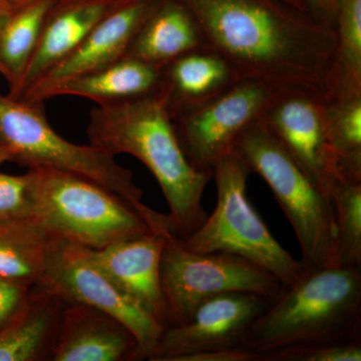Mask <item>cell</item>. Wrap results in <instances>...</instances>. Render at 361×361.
<instances>
[{
  "label": "cell",
  "mask_w": 361,
  "mask_h": 361,
  "mask_svg": "<svg viewBox=\"0 0 361 361\" xmlns=\"http://www.w3.org/2000/svg\"><path fill=\"white\" fill-rule=\"evenodd\" d=\"M240 80L329 99L334 26L282 0H180Z\"/></svg>",
  "instance_id": "6da1fadb"
},
{
  "label": "cell",
  "mask_w": 361,
  "mask_h": 361,
  "mask_svg": "<svg viewBox=\"0 0 361 361\" xmlns=\"http://www.w3.org/2000/svg\"><path fill=\"white\" fill-rule=\"evenodd\" d=\"M90 145L111 155L129 154L142 161L160 185L170 209L173 234H193L206 220L202 198L213 171H199L187 160L176 135L165 96L97 104L87 130Z\"/></svg>",
  "instance_id": "7a4b0ae2"
},
{
  "label": "cell",
  "mask_w": 361,
  "mask_h": 361,
  "mask_svg": "<svg viewBox=\"0 0 361 361\" xmlns=\"http://www.w3.org/2000/svg\"><path fill=\"white\" fill-rule=\"evenodd\" d=\"M361 334V266L310 268L252 323L242 345L264 353Z\"/></svg>",
  "instance_id": "3957f363"
},
{
  "label": "cell",
  "mask_w": 361,
  "mask_h": 361,
  "mask_svg": "<svg viewBox=\"0 0 361 361\" xmlns=\"http://www.w3.org/2000/svg\"><path fill=\"white\" fill-rule=\"evenodd\" d=\"M0 147L23 167H45L87 178L129 202L156 232L170 228L168 215L142 203V191L116 157L90 145L66 141L47 122L44 104H28L0 94Z\"/></svg>",
  "instance_id": "277c9868"
},
{
  "label": "cell",
  "mask_w": 361,
  "mask_h": 361,
  "mask_svg": "<svg viewBox=\"0 0 361 361\" xmlns=\"http://www.w3.org/2000/svg\"><path fill=\"white\" fill-rule=\"evenodd\" d=\"M27 175L33 214L56 238L99 250L156 232L129 202L87 178L45 167Z\"/></svg>",
  "instance_id": "5b68a950"
},
{
  "label": "cell",
  "mask_w": 361,
  "mask_h": 361,
  "mask_svg": "<svg viewBox=\"0 0 361 361\" xmlns=\"http://www.w3.org/2000/svg\"><path fill=\"white\" fill-rule=\"evenodd\" d=\"M251 171L238 152L232 149L213 168L217 185V205L212 215L182 245L197 253L233 254L263 268L285 286L296 283L307 272L280 245L247 196Z\"/></svg>",
  "instance_id": "8992f818"
},
{
  "label": "cell",
  "mask_w": 361,
  "mask_h": 361,
  "mask_svg": "<svg viewBox=\"0 0 361 361\" xmlns=\"http://www.w3.org/2000/svg\"><path fill=\"white\" fill-rule=\"evenodd\" d=\"M233 149L272 190L295 232L306 267L331 265L336 234L331 200L292 158L263 116L239 135Z\"/></svg>",
  "instance_id": "52a82bcc"
},
{
  "label": "cell",
  "mask_w": 361,
  "mask_h": 361,
  "mask_svg": "<svg viewBox=\"0 0 361 361\" xmlns=\"http://www.w3.org/2000/svg\"><path fill=\"white\" fill-rule=\"evenodd\" d=\"M161 284L166 327L186 322L211 297L248 292L276 298L285 287L274 275L239 256L187 250L175 235L169 237L161 255Z\"/></svg>",
  "instance_id": "ba28073f"
},
{
  "label": "cell",
  "mask_w": 361,
  "mask_h": 361,
  "mask_svg": "<svg viewBox=\"0 0 361 361\" xmlns=\"http://www.w3.org/2000/svg\"><path fill=\"white\" fill-rule=\"evenodd\" d=\"M39 286L68 303L92 306L115 316L129 327L142 360H149L165 327L137 305L97 264L87 247L56 238Z\"/></svg>",
  "instance_id": "9c48e42d"
},
{
  "label": "cell",
  "mask_w": 361,
  "mask_h": 361,
  "mask_svg": "<svg viewBox=\"0 0 361 361\" xmlns=\"http://www.w3.org/2000/svg\"><path fill=\"white\" fill-rule=\"evenodd\" d=\"M284 94L259 80H240L210 101L173 116L187 160L197 170L213 171L239 135Z\"/></svg>",
  "instance_id": "30bf717a"
},
{
  "label": "cell",
  "mask_w": 361,
  "mask_h": 361,
  "mask_svg": "<svg viewBox=\"0 0 361 361\" xmlns=\"http://www.w3.org/2000/svg\"><path fill=\"white\" fill-rule=\"evenodd\" d=\"M274 299L248 292L211 297L197 306L186 322L163 330L149 360L179 361L194 353L243 346L252 323Z\"/></svg>",
  "instance_id": "8fae6325"
},
{
  "label": "cell",
  "mask_w": 361,
  "mask_h": 361,
  "mask_svg": "<svg viewBox=\"0 0 361 361\" xmlns=\"http://www.w3.org/2000/svg\"><path fill=\"white\" fill-rule=\"evenodd\" d=\"M326 104L322 97L286 92L263 118L305 174L330 198L341 174L330 144Z\"/></svg>",
  "instance_id": "7c38bea8"
},
{
  "label": "cell",
  "mask_w": 361,
  "mask_h": 361,
  "mask_svg": "<svg viewBox=\"0 0 361 361\" xmlns=\"http://www.w3.org/2000/svg\"><path fill=\"white\" fill-rule=\"evenodd\" d=\"M158 0H123L106 14L70 56L21 94L20 101L44 104L59 85L125 58L142 23Z\"/></svg>",
  "instance_id": "4fadbf2b"
},
{
  "label": "cell",
  "mask_w": 361,
  "mask_h": 361,
  "mask_svg": "<svg viewBox=\"0 0 361 361\" xmlns=\"http://www.w3.org/2000/svg\"><path fill=\"white\" fill-rule=\"evenodd\" d=\"M149 232L122 240L99 250L92 257L102 270L145 312L166 327V307L161 284V260L169 237Z\"/></svg>",
  "instance_id": "5bb4252c"
},
{
  "label": "cell",
  "mask_w": 361,
  "mask_h": 361,
  "mask_svg": "<svg viewBox=\"0 0 361 361\" xmlns=\"http://www.w3.org/2000/svg\"><path fill=\"white\" fill-rule=\"evenodd\" d=\"M142 360L137 338L115 316L68 303L51 361Z\"/></svg>",
  "instance_id": "9a60e30c"
},
{
  "label": "cell",
  "mask_w": 361,
  "mask_h": 361,
  "mask_svg": "<svg viewBox=\"0 0 361 361\" xmlns=\"http://www.w3.org/2000/svg\"><path fill=\"white\" fill-rule=\"evenodd\" d=\"M123 0H56L45 16L39 44L21 82L18 99L30 85L80 44Z\"/></svg>",
  "instance_id": "2e32d148"
},
{
  "label": "cell",
  "mask_w": 361,
  "mask_h": 361,
  "mask_svg": "<svg viewBox=\"0 0 361 361\" xmlns=\"http://www.w3.org/2000/svg\"><path fill=\"white\" fill-rule=\"evenodd\" d=\"M66 302L39 285L0 330V361H51Z\"/></svg>",
  "instance_id": "e0dca14e"
},
{
  "label": "cell",
  "mask_w": 361,
  "mask_h": 361,
  "mask_svg": "<svg viewBox=\"0 0 361 361\" xmlns=\"http://www.w3.org/2000/svg\"><path fill=\"white\" fill-rule=\"evenodd\" d=\"M204 49L203 33L188 7L180 0H158L126 56L163 68L185 54Z\"/></svg>",
  "instance_id": "ac0fdd59"
},
{
  "label": "cell",
  "mask_w": 361,
  "mask_h": 361,
  "mask_svg": "<svg viewBox=\"0 0 361 361\" xmlns=\"http://www.w3.org/2000/svg\"><path fill=\"white\" fill-rule=\"evenodd\" d=\"M238 80L237 73L222 56L204 49L164 66L160 90L173 118L210 101Z\"/></svg>",
  "instance_id": "d6986e66"
},
{
  "label": "cell",
  "mask_w": 361,
  "mask_h": 361,
  "mask_svg": "<svg viewBox=\"0 0 361 361\" xmlns=\"http://www.w3.org/2000/svg\"><path fill=\"white\" fill-rule=\"evenodd\" d=\"M161 82V68L125 56L101 70L59 85L52 97L75 96L96 104L111 103L153 94L160 89Z\"/></svg>",
  "instance_id": "ffe728a7"
},
{
  "label": "cell",
  "mask_w": 361,
  "mask_h": 361,
  "mask_svg": "<svg viewBox=\"0 0 361 361\" xmlns=\"http://www.w3.org/2000/svg\"><path fill=\"white\" fill-rule=\"evenodd\" d=\"M56 238L35 216L0 222V277L26 287L39 283Z\"/></svg>",
  "instance_id": "44dd1931"
},
{
  "label": "cell",
  "mask_w": 361,
  "mask_h": 361,
  "mask_svg": "<svg viewBox=\"0 0 361 361\" xmlns=\"http://www.w3.org/2000/svg\"><path fill=\"white\" fill-rule=\"evenodd\" d=\"M56 0H40L14 11L0 35V75L7 96L18 99L21 82L39 44L47 11Z\"/></svg>",
  "instance_id": "7402d4cb"
},
{
  "label": "cell",
  "mask_w": 361,
  "mask_h": 361,
  "mask_svg": "<svg viewBox=\"0 0 361 361\" xmlns=\"http://www.w3.org/2000/svg\"><path fill=\"white\" fill-rule=\"evenodd\" d=\"M329 101L361 97V0H338Z\"/></svg>",
  "instance_id": "603a6c76"
},
{
  "label": "cell",
  "mask_w": 361,
  "mask_h": 361,
  "mask_svg": "<svg viewBox=\"0 0 361 361\" xmlns=\"http://www.w3.org/2000/svg\"><path fill=\"white\" fill-rule=\"evenodd\" d=\"M336 220L332 266H361V179L341 177L331 195Z\"/></svg>",
  "instance_id": "cb8c5ba5"
},
{
  "label": "cell",
  "mask_w": 361,
  "mask_h": 361,
  "mask_svg": "<svg viewBox=\"0 0 361 361\" xmlns=\"http://www.w3.org/2000/svg\"><path fill=\"white\" fill-rule=\"evenodd\" d=\"M330 144L341 177L361 179V97L327 101Z\"/></svg>",
  "instance_id": "d4e9b609"
},
{
  "label": "cell",
  "mask_w": 361,
  "mask_h": 361,
  "mask_svg": "<svg viewBox=\"0 0 361 361\" xmlns=\"http://www.w3.org/2000/svg\"><path fill=\"white\" fill-rule=\"evenodd\" d=\"M361 334L299 342L261 353V361H360Z\"/></svg>",
  "instance_id": "484cf974"
},
{
  "label": "cell",
  "mask_w": 361,
  "mask_h": 361,
  "mask_svg": "<svg viewBox=\"0 0 361 361\" xmlns=\"http://www.w3.org/2000/svg\"><path fill=\"white\" fill-rule=\"evenodd\" d=\"M30 216L35 214L27 173L14 176L0 172V222Z\"/></svg>",
  "instance_id": "4316f807"
},
{
  "label": "cell",
  "mask_w": 361,
  "mask_h": 361,
  "mask_svg": "<svg viewBox=\"0 0 361 361\" xmlns=\"http://www.w3.org/2000/svg\"><path fill=\"white\" fill-rule=\"evenodd\" d=\"M30 288L0 277V330L20 310Z\"/></svg>",
  "instance_id": "83f0119b"
},
{
  "label": "cell",
  "mask_w": 361,
  "mask_h": 361,
  "mask_svg": "<svg viewBox=\"0 0 361 361\" xmlns=\"http://www.w3.org/2000/svg\"><path fill=\"white\" fill-rule=\"evenodd\" d=\"M179 361H261V355L244 346H237L194 353L180 358Z\"/></svg>",
  "instance_id": "f1b7e54d"
},
{
  "label": "cell",
  "mask_w": 361,
  "mask_h": 361,
  "mask_svg": "<svg viewBox=\"0 0 361 361\" xmlns=\"http://www.w3.org/2000/svg\"><path fill=\"white\" fill-rule=\"evenodd\" d=\"M308 13L315 20L334 26L338 0H304Z\"/></svg>",
  "instance_id": "f546056e"
},
{
  "label": "cell",
  "mask_w": 361,
  "mask_h": 361,
  "mask_svg": "<svg viewBox=\"0 0 361 361\" xmlns=\"http://www.w3.org/2000/svg\"><path fill=\"white\" fill-rule=\"evenodd\" d=\"M13 13V9L6 0H0V35L6 26L7 21Z\"/></svg>",
  "instance_id": "4dcf8cb0"
},
{
  "label": "cell",
  "mask_w": 361,
  "mask_h": 361,
  "mask_svg": "<svg viewBox=\"0 0 361 361\" xmlns=\"http://www.w3.org/2000/svg\"><path fill=\"white\" fill-rule=\"evenodd\" d=\"M6 1L8 2L9 6H11L14 11L16 9L20 8V7L35 4V2L40 1V0H6Z\"/></svg>",
  "instance_id": "1f68e13d"
},
{
  "label": "cell",
  "mask_w": 361,
  "mask_h": 361,
  "mask_svg": "<svg viewBox=\"0 0 361 361\" xmlns=\"http://www.w3.org/2000/svg\"><path fill=\"white\" fill-rule=\"evenodd\" d=\"M282 1L286 2V4H290V6L296 7V8L300 9V11H305V13H308L304 0H282Z\"/></svg>",
  "instance_id": "d6a6232c"
},
{
  "label": "cell",
  "mask_w": 361,
  "mask_h": 361,
  "mask_svg": "<svg viewBox=\"0 0 361 361\" xmlns=\"http://www.w3.org/2000/svg\"><path fill=\"white\" fill-rule=\"evenodd\" d=\"M6 161H11V155H9L6 149L0 147V166H1L2 164L6 163Z\"/></svg>",
  "instance_id": "836d02e7"
}]
</instances>
